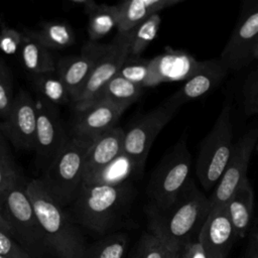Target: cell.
Returning a JSON list of instances; mask_svg holds the SVG:
<instances>
[{"mask_svg": "<svg viewBox=\"0 0 258 258\" xmlns=\"http://www.w3.org/2000/svg\"><path fill=\"white\" fill-rule=\"evenodd\" d=\"M211 210L210 199L198 188L191 177L167 210L158 211L152 206L147 209L149 232L179 255L187 244L198 240Z\"/></svg>", "mask_w": 258, "mask_h": 258, "instance_id": "cell-1", "label": "cell"}, {"mask_svg": "<svg viewBox=\"0 0 258 258\" xmlns=\"http://www.w3.org/2000/svg\"><path fill=\"white\" fill-rule=\"evenodd\" d=\"M27 192L50 253L56 258H87L88 248L82 233L39 178L27 181Z\"/></svg>", "mask_w": 258, "mask_h": 258, "instance_id": "cell-2", "label": "cell"}, {"mask_svg": "<svg viewBox=\"0 0 258 258\" xmlns=\"http://www.w3.org/2000/svg\"><path fill=\"white\" fill-rule=\"evenodd\" d=\"M132 195L133 189L129 181L83 185L72 204V219L90 231L105 234L125 213Z\"/></svg>", "mask_w": 258, "mask_h": 258, "instance_id": "cell-3", "label": "cell"}, {"mask_svg": "<svg viewBox=\"0 0 258 258\" xmlns=\"http://www.w3.org/2000/svg\"><path fill=\"white\" fill-rule=\"evenodd\" d=\"M94 140L75 134L44 169L39 179L49 196L61 207L73 204L84 181L85 162Z\"/></svg>", "mask_w": 258, "mask_h": 258, "instance_id": "cell-4", "label": "cell"}, {"mask_svg": "<svg viewBox=\"0 0 258 258\" xmlns=\"http://www.w3.org/2000/svg\"><path fill=\"white\" fill-rule=\"evenodd\" d=\"M27 181L21 174L0 201V211L11 236L30 255H43L49 251L27 192Z\"/></svg>", "mask_w": 258, "mask_h": 258, "instance_id": "cell-5", "label": "cell"}, {"mask_svg": "<svg viewBox=\"0 0 258 258\" xmlns=\"http://www.w3.org/2000/svg\"><path fill=\"white\" fill-rule=\"evenodd\" d=\"M191 156L186 138L182 137L162 157L151 174L147 195L151 206L158 211L167 210L189 182Z\"/></svg>", "mask_w": 258, "mask_h": 258, "instance_id": "cell-6", "label": "cell"}, {"mask_svg": "<svg viewBox=\"0 0 258 258\" xmlns=\"http://www.w3.org/2000/svg\"><path fill=\"white\" fill-rule=\"evenodd\" d=\"M231 108L225 104L212 129L203 139L196 163V174L206 190L217 185L230 160L234 145Z\"/></svg>", "mask_w": 258, "mask_h": 258, "instance_id": "cell-7", "label": "cell"}, {"mask_svg": "<svg viewBox=\"0 0 258 258\" xmlns=\"http://www.w3.org/2000/svg\"><path fill=\"white\" fill-rule=\"evenodd\" d=\"M131 42L130 32H117L113 40L108 43L107 49L97 62L91 76L73 99L76 111L82 110L96 102L105 86L119 73L121 67L129 57Z\"/></svg>", "mask_w": 258, "mask_h": 258, "instance_id": "cell-8", "label": "cell"}, {"mask_svg": "<svg viewBox=\"0 0 258 258\" xmlns=\"http://www.w3.org/2000/svg\"><path fill=\"white\" fill-rule=\"evenodd\" d=\"M177 110L178 108L164 102L144 114L125 131L122 153L134 163L138 175H141L144 170L147 156L155 138Z\"/></svg>", "mask_w": 258, "mask_h": 258, "instance_id": "cell-9", "label": "cell"}, {"mask_svg": "<svg viewBox=\"0 0 258 258\" xmlns=\"http://www.w3.org/2000/svg\"><path fill=\"white\" fill-rule=\"evenodd\" d=\"M258 43V0L245 1L231 36L223 48L220 59L228 71H240L253 59Z\"/></svg>", "mask_w": 258, "mask_h": 258, "instance_id": "cell-10", "label": "cell"}, {"mask_svg": "<svg viewBox=\"0 0 258 258\" xmlns=\"http://www.w3.org/2000/svg\"><path fill=\"white\" fill-rule=\"evenodd\" d=\"M258 140V129L254 128L241 136L234 145L230 160L209 198L212 208L224 207L234 191L247 178V169Z\"/></svg>", "mask_w": 258, "mask_h": 258, "instance_id": "cell-11", "label": "cell"}, {"mask_svg": "<svg viewBox=\"0 0 258 258\" xmlns=\"http://www.w3.org/2000/svg\"><path fill=\"white\" fill-rule=\"evenodd\" d=\"M37 125L35 99L25 90L15 96L8 116L1 122L3 132L17 149H34Z\"/></svg>", "mask_w": 258, "mask_h": 258, "instance_id": "cell-12", "label": "cell"}, {"mask_svg": "<svg viewBox=\"0 0 258 258\" xmlns=\"http://www.w3.org/2000/svg\"><path fill=\"white\" fill-rule=\"evenodd\" d=\"M37 107V125L35 147L38 160L44 169L64 145L68 137L55 106L41 97L35 100Z\"/></svg>", "mask_w": 258, "mask_h": 258, "instance_id": "cell-13", "label": "cell"}, {"mask_svg": "<svg viewBox=\"0 0 258 258\" xmlns=\"http://www.w3.org/2000/svg\"><path fill=\"white\" fill-rule=\"evenodd\" d=\"M108 44L89 41L80 53L61 58L56 63V72L61 78L71 100L78 95L99 59L105 53Z\"/></svg>", "mask_w": 258, "mask_h": 258, "instance_id": "cell-14", "label": "cell"}, {"mask_svg": "<svg viewBox=\"0 0 258 258\" xmlns=\"http://www.w3.org/2000/svg\"><path fill=\"white\" fill-rule=\"evenodd\" d=\"M128 107L106 100H97L86 108L76 111L73 134L95 140L116 127L121 115Z\"/></svg>", "mask_w": 258, "mask_h": 258, "instance_id": "cell-15", "label": "cell"}, {"mask_svg": "<svg viewBox=\"0 0 258 258\" xmlns=\"http://www.w3.org/2000/svg\"><path fill=\"white\" fill-rule=\"evenodd\" d=\"M227 74L228 69L220 57L204 60L199 71L165 102L179 108L184 103L203 98L220 86Z\"/></svg>", "mask_w": 258, "mask_h": 258, "instance_id": "cell-16", "label": "cell"}, {"mask_svg": "<svg viewBox=\"0 0 258 258\" xmlns=\"http://www.w3.org/2000/svg\"><path fill=\"white\" fill-rule=\"evenodd\" d=\"M202 61L185 50H166L150 59V80L149 87L156 86L164 82L187 81L201 68Z\"/></svg>", "mask_w": 258, "mask_h": 258, "instance_id": "cell-17", "label": "cell"}, {"mask_svg": "<svg viewBox=\"0 0 258 258\" xmlns=\"http://www.w3.org/2000/svg\"><path fill=\"white\" fill-rule=\"evenodd\" d=\"M236 237L226 206L212 208L199 236L198 242L208 258H226Z\"/></svg>", "mask_w": 258, "mask_h": 258, "instance_id": "cell-18", "label": "cell"}, {"mask_svg": "<svg viewBox=\"0 0 258 258\" xmlns=\"http://www.w3.org/2000/svg\"><path fill=\"white\" fill-rule=\"evenodd\" d=\"M125 131L115 127L94 140L85 162L83 185L88 184L123 152Z\"/></svg>", "mask_w": 258, "mask_h": 258, "instance_id": "cell-19", "label": "cell"}, {"mask_svg": "<svg viewBox=\"0 0 258 258\" xmlns=\"http://www.w3.org/2000/svg\"><path fill=\"white\" fill-rule=\"evenodd\" d=\"M182 0H128L117 5V32H130L153 14Z\"/></svg>", "mask_w": 258, "mask_h": 258, "instance_id": "cell-20", "label": "cell"}, {"mask_svg": "<svg viewBox=\"0 0 258 258\" xmlns=\"http://www.w3.org/2000/svg\"><path fill=\"white\" fill-rule=\"evenodd\" d=\"M253 206V188L249 179L246 178L226 204V210L237 238H243L247 234L252 220Z\"/></svg>", "mask_w": 258, "mask_h": 258, "instance_id": "cell-21", "label": "cell"}, {"mask_svg": "<svg viewBox=\"0 0 258 258\" xmlns=\"http://www.w3.org/2000/svg\"><path fill=\"white\" fill-rule=\"evenodd\" d=\"M19 54L23 67L31 75L42 74L56 70V63L49 50L32 34L30 29L21 31Z\"/></svg>", "mask_w": 258, "mask_h": 258, "instance_id": "cell-22", "label": "cell"}, {"mask_svg": "<svg viewBox=\"0 0 258 258\" xmlns=\"http://www.w3.org/2000/svg\"><path fill=\"white\" fill-rule=\"evenodd\" d=\"M85 12L88 15L89 41L98 42V40L111 32L113 28H117V5L98 4L94 2Z\"/></svg>", "mask_w": 258, "mask_h": 258, "instance_id": "cell-23", "label": "cell"}, {"mask_svg": "<svg viewBox=\"0 0 258 258\" xmlns=\"http://www.w3.org/2000/svg\"><path fill=\"white\" fill-rule=\"evenodd\" d=\"M38 41L49 49H64L74 44L76 36L73 28L64 22L45 21L38 28L30 29Z\"/></svg>", "mask_w": 258, "mask_h": 258, "instance_id": "cell-24", "label": "cell"}, {"mask_svg": "<svg viewBox=\"0 0 258 258\" xmlns=\"http://www.w3.org/2000/svg\"><path fill=\"white\" fill-rule=\"evenodd\" d=\"M31 82L38 96L50 104L57 106L72 102L70 94L56 70L31 75Z\"/></svg>", "mask_w": 258, "mask_h": 258, "instance_id": "cell-25", "label": "cell"}, {"mask_svg": "<svg viewBox=\"0 0 258 258\" xmlns=\"http://www.w3.org/2000/svg\"><path fill=\"white\" fill-rule=\"evenodd\" d=\"M144 89L142 86L134 84L117 74L105 86L98 100L102 99L129 107L141 96Z\"/></svg>", "mask_w": 258, "mask_h": 258, "instance_id": "cell-26", "label": "cell"}, {"mask_svg": "<svg viewBox=\"0 0 258 258\" xmlns=\"http://www.w3.org/2000/svg\"><path fill=\"white\" fill-rule=\"evenodd\" d=\"M133 175H138L134 163L125 155L121 154L104 169H102L91 182L92 183H106L118 184L127 182L128 178ZM86 185V184H85Z\"/></svg>", "mask_w": 258, "mask_h": 258, "instance_id": "cell-27", "label": "cell"}, {"mask_svg": "<svg viewBox=\"0 0 258 258\" xmlns=\"http://www.w3.org/2000/svg\"><path fill=\"white\" fill-rule=\"evenodd\" d=\"M127 247L125 233L109 234L87 249V258H124Z\"/></svg>", "mask_w": 258, "mask_h": 258, "instance_id": "cell-28", "label": "cell"}, {"mask_svg": "<svg viewBox=\"0 0 258 258\" xmlns=\"http://www.w3.org/2000/svg\"><path fill=\"white\" fill-rule=\"evenodd\" d=\"M160 23L161 17L159 13H156L140 23L131 31L129 57H139V55L156 37Z\"/></svg>", "mask_w": 258, "mask_h": 258, "instance_id": "cell-29", "label": "cell"}, {"mask_svg": "<svg viewBox=\"0 0 258 258\" xmlns=\"http://www.w3.org/2000/svg\"><path fill=\"white\" fill-rule=\"evenodd\" d=\"M178 256L149 232L139 239L132 258H177Z\"/></svg>", "mask_w": 258, "mask_h": 258, "instance_id": "cell-30", "label": "cell"}, {"mask_svg": "<svg viewBox=\"0 0 258 258\" xmlns=\"http://www.w3.org/2000/svg\"><path fill=\"white\" fill-rule=\"evenodd\" d=\"M118 75L134 84L147 88L150 80V59L141 58L140 56L128 57Z\"/></svg>", "mask_w": 258, "mask_h": 258, "instance_id": "cell-31", "label": "cell"}, {"mask_svg": "<svg viewBox=\"0 0 258 258\" xmlns=\"http://www.w3.org/2000/svg\"><path fill=\"white\" fill-rule=\"evenodd\" d=\"M14 98L11 72L7 64L0 58V117L3 120L8 116Z\"/></svg>", "mask_w": 258, "mask_h": 258, "instance_id": "cell-32", "label": "cell"}, {"mask_svg": "<svg viewBox=\"0 0 258 258\" xmlns=\"http://www.w3.org/2000/svg\"><path fill=\"white\" fill-rule=\"evenodd\" d=\"M242 89L244 112L250 116L258 114V69L248 75Z\"/></svg>", "mask_w": 258, "mask_h": 258, "instance_id": "cell-33", "label": "cell"}, {"mask_svg": "<svg viewBox=\"0 0 258 258\" xmlns=\"http://www.w3.org/2000/svg\"><path fill=\"white\" fill-rule=\"evenodd\" d=\"M21 31L8 26L0 19V51L5 54H15L19 51Z\"/></svg>", "mask_w": 258, "mask_h": 258, "instance_id": "cell-34", "label": "cell"}, {"mask_svg": "<svg viewBox=\"0 0 258 258\" xmlns=\"http://www.w3.org/2000/svg\"><path fill=\"white\" fill-rule=\"evenodd\" d=\"M19 175L13 158L0 155V201Z\"/></svg>", "mask_w": 258, "mask_h": 258, "instance_id": "cell-35", "label": "cell"}, {"mask_svg": "<svg viewBox=\"0 0 258 258\" xmlns=\"http://www.w3.org/2000/svg\"><path fill=\"white\" fill-rule=\"evenodd\" d=\"M0 255L7 258H32L10 233L0 228Z\"/></svg>", "mask_w": 258, "mask_h": 258, "instance_id": "cell-36", "label": "cell"}, {"mask_svg": "<svg viewBox=\"0 0 258 258\" xmlns=\"http://www.w3.org/2000/svg\"><path fill=\"white\" fill-rule=\"evenodd\" d=\"M179 258H208L204 248L197 241L187 244L180 252Z\"/></svg>", "mask_w": 258, "mask_h": 258, "instance_id": "cell-37", "label": "cell"}, {"mask_svg": "<svg viewBox=\"0 0 258 258\" xmlns=\"http://www.w3.org/2000/svg\"><path fill=\"white\" fill-rule=\"evenodd\" d=\"M0 155L13 158L12 154L10 152V149H9L8 140H7V138H6V136H5L4 132H3V129H2V126H1V122H0Z\"/></svg>", "mask_w": 258, "mask_h": 258, "instance_id": "cell-38", "label": "cell"}, {"mask_svg": "<svg viewBox=\"0 0 258 258\" xmlns=\"http://www.w3.org/2000/svg\"><path fill=\"white\" fill-rule=\"evenodd\" d=\"M95 1L92 0H72L71 3L75 6H79L80 8L84 9V11H86Z\"/></svg>", "mask_w": 258, "mask_h": 258, "instance_id": "cell-39", "label": "cell"}, {"mask_svg": "<svg viewBox=\"0 0 258 258\" xmlns=\"http://www.w3.org/2000/svg\"><path fill=\"white\" fill-rule=\"evenodd\" d=\"M0 228L1 229H3V230H5V231H7L8 233H10V230H9V227H8V225H7V223L5 222V220H4V218L2 217V214H1V211H0Z\"/></svg>", "mask_w": 258, "mask_h": 258, "instance_id": "cell-40", "label": "cell"}, {"mask_svg": "<svg viewBox=\"0 0 258 258\" xmlns=\"http://www.w3.org/2000/svg\"><path fill=\"white\" fill-rule=\"evenodd\" d=\"M253 258H258V233L256 235V243H255V252Z\"/></svg>", "mask_w": 258, "mask_h": 258, "instance_id": "cell-41", "label": "cell"}, {"mask_svg": "<svg viewBox=\"0 0 258 258\" xmlns=\"http://www.w3.org/2000/svg\"><path fill=\"white\" fill-rule=\"evenodd\" d=\"M253 56H254V59H256V60L258 61V43L256 44V46H255V48H254Z\"/></svg>", "mask_w": 258, "mask_h": 258, "instance_id": "cell-42", "label": "cell"}, {"mask_svg": "<svg viewBox=\"0 0 258 258\" xmlns=\"http://www.w3.org/2000/svg\"><path fill=\"white\" fill-rule=\"evenodd\" d=\"M255 150L258 153V140H257V143H256V146H255Z\"/></svg>", "mask_w": 258, "mask_h": 258, "instance_id": "cell-43", "label": "cell"}, {"mask_svg": "<svg viewBox=\"0 0 258 258\" xmlns=\"http://www.w3.org/2000/svg\"><path fill=\"white\" fill-rule=\"evenodd\" d=\"M0 258H7V257H4V256H2V255H0Z\"/></svg>", "mask_w": 258, "mask_h": 258, "instance_id": "cell-44", "label": "cell"}, {"mask_svg": "<svg viewBox=\"0 0 258 258\" xmlns=\"http://www.w3.org/2000/svg\"><path fill=\"white\" fill-rule=\"evenodd\" d=\"M177 258H179V256H178V257H177Z\"/></svg>", "mask_w": 258, "mask_h": 258, "instance_id": "cell-45", "label": "cell"}, {"mask_svg": "<svg viewBox=\"0 0 258 258\" xmlns=\"http://www.w3.org/2000/svg\"><path fill=\"white\" fill-rule=\"evenodd\" d=\"M257 69H258V67H257Z\"/></svg>", "mask_w": 258, "mask_h": 258, "instance_id": "cell-46", "label": "cell"}]
</instances>
